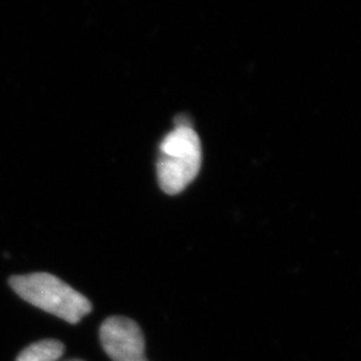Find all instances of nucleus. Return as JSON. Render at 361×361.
<instances>
[{"instance_id":"f257e3e1","label":"nucleus","mask_w":361,"mask_h":361,"mask_svg":"<svg viewBox=\"0 0 361 361\" xmlns=\"http://www.w3.org/2000/svg\"><path fill=\"white\" fill-rule=\"evenodd\" d=\"M10 286L31 305L67 323H79L92 310L89 298L50 273L13 276Z\"/></svg>"},{"instance_id":"f03ea898","label":"nucleus","mask_w":361,"mask_h":361,"mask_svg":"<svg viewBox=\"0 0 361 361\" xmlns=\"http://www.w3.org/2000/svg\"><path fill=\"white\" fill-rule=\"evenodd\" d=\"M201 142L193 128L177 123L159 146L158 182L165 193L174 195L186 189L201 168Z\"/></svg>"},{"instance_id":"7ed1b4c3","label":"nucleus","mask_w":361,"mask_h":361,"mask_svg":"<svg viewBox=\"0 0 361 361\" xmlns=\"http://www.w3.org/2000/svg\"><path fill=\"white\" fill-rule=\"evenodd\" d=\"M101 343L113 361H147L145 337L140 325L122 316H113L101 325Z\"/></svg>"},{"instance_id":"20e7f679","label":"nucleus","mask_w":361,"mask_h":361,"mask_svg":"<svg viewBox=\"0 0 361 361\" xmlns=\"http://www.w3.org/2000/svg\"><path fill=\"white\" fill-rule=\"evenodd\" d=\"M65 353V345L59 340L47 338L23 349L16 361H59Z\"/></svg>"}]
</instances>
